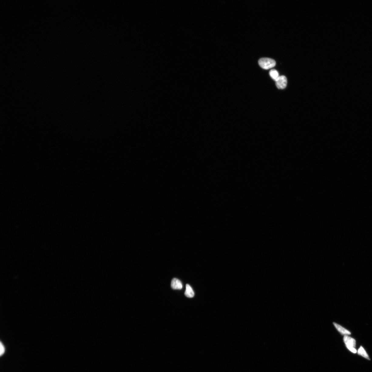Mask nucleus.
Here are the masks:
<instances>
[{
  "mask_svg": "<svg viewBox=\"0 0 372 372\" xmlns=\"http://www.w3.org/2000/svg\"><path fill=\"white\" fill-rule=\"evenodd\" d=\"M259 63L260 66L264 69H269L274 67L276 64L275 60L269 58H262L259 60Z\"/></svg>",
  "mask_w": 372,
  "mask_h": 372,
  "instance_id": "1",
  "label": "nucleus"
},
{
  "mask_svg": "<svg viewBox=\"0 0 372 372\" xmlns=\"http://www.w3.org/2000/svg\"><path fill=\"white\" fill-rule=\"evenodd\" d=\"M343 341L347 348L351 352L353 353H356L357 352V351L355 348L356 341L354 339L347 335H345L343 337Z\"/></svg>",
  "mask_w": 372,
  "mask_h": 372,
  "instance_id": "2",
  "label": "nucleus"
},
{
  "mask_svg": "<svg viewBox=\"0 0 372 372\" xmlns=\"http://www.w3.org/2000/svg\"><path fill=\"white\" fill-rule=\"evenodd\" d=\"M276 85L278 89L279 90H283L286 88L287 80L286 76L284 75L279 76V77L275 81Z\"/></svg>",
  "mask_w": 372,
  "mask_h": 372,
  "instance_id": "3",
  "label": "nucleus"
},
{
  "mask_svg": "<svg viewBox=\"0 0 372 372\" xmlns=\"http://www.w3.org/2000/svg\"><path fill=\"white\" fill-rule=\"evenodd\" d=\"M171 287L173 289H181L182 288L183 286L182 282L180 280L174 278L172 280Z\"/></svg>",
  "mask_w": 372,
  "mask_h": 372,
  "instance_id": "4",
  "label": "nucleus"
},
{
  "mask_svg": "<svg viewBox=\"0 0 372 372\" xmlns=\"http://www.w3.org/2000/svg\"><path fill=\"white\" fill-rule=\"evenodd\" d=\"M333 324L334 325L336 329L341 334L348 335L351 334V333L345 328L341 326L340 325L337 324V323H333Z\"/></svg>",
  "mask_w": 372,
  "mask_h": 372,
  "instance_id": "5",
  "label": "nucleus"
},
{
  "mask_svg": "<svg viewBox=\"0 0 372 372\" xmlns=\"http://www.w3.org/2000/svg\"><path fill=\"white\" fill-rule=\"evenodd\" d=\"M185 295L187 297L189 298L193 297L194 296V293L192 287L188 284L186 285Z\"/></svg>",
  "mask_w": 372,
  "mask_h": 372,
  "instance_id": "6",
  "label": "nucleus"
},
{
  "mask_svg": "<svg viewBox=\"0 0 372 372\" xmlns=\"http://www.w3.org/2000/svg\"><path fill=\"white\" fill-rule=\"evenodd\" d=\"M269 74L272 79L275 81L278 78L279 76L278 71L275 69H272L270 70Z\"/></svg>",
  "mask_w": 372,
  "mask_h": 372,
  "instance_id": "7",
  "label": "nucleus"
},
{
  "mask_svg": "<svg viewBox=\"0 0 372 372\" xmlns=\"http://www.w3.org/2000/svg\"><path fill=\"white\" fill-rule=\"evenodd\" d=\"M358 353L359 355L367 359L368 360H370V358H369L368 354L367 353L365 349L362 347L360 346V347L359 348L358 351Z\"/></svg>",
  "mask_w": 372,
  "mask_h": 372,
  "instance_id": "8",
  "label": "nucleus"
},
{
  "mask_svg": "<svg viewBox=\"0 0 372 372\" xmlns=\"http://www.w3.org/2000/svg\"><path fill=\"white\" fill-rule=\"evenodd\" d=\"M4 352H5V348H4V346L2 344V343L1 342V352H0V353H1V356H2V354H3L4 353Z\"/></svg>",
  "mask_w": 372,
  "mask_h": 372,
  "instance_id": "9",
  "label": "nucleus"
}]
</instances>
